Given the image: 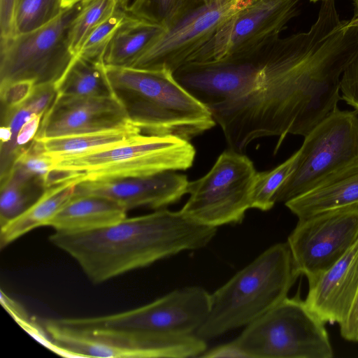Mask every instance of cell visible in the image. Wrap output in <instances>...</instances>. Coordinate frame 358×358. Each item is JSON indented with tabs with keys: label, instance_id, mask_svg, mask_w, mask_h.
<instances>
[{
	"label": "cell",
	"instance_id": "obj_21",
	"mask_svg": "<svg viewBox=\"0 0 358 358\" xmlns=\"http://www.w3.org/2000/svg\"><path fill=\"white\" fill-rule=\"evenodd\" d=\"M143 134L134 124L83 134L36 140L52 158L78 155L127 143ZM36 140V139H35Z\"/></svg>",
	"mask_w": 358,
	"mask_h": 358
},
{
	"label": "cell",
	"instance_id": "obj_8",
	"mask_svg": "<svg viewBox=\"0 0 358 358\" xmlns=\"http://www.w3.org/2000/svg\"><path fill=\"white\" fill-rule=\"evenodd\" d=\"M82 1L64 8L36 30L1 40L0 88L15 83L34 87L57 83L76 57L69 48V33Z\"/></svg>",
	"mask_w": 358,
	"mask_h": 358
},
{
	"label": "cell",
	"instance_id": "obj_1",
	"mask_svg": "<svg viewBox=\"0 0 358 358\" xmlns=\"http://www.w3.org/2000/svg\"><path fill=\"white\" fill-rule=\"evenodd\" d=\"M357 55L358 22L341 20L335 0H323L308 31L224 57L220 101L208 108L230 149L243 153L254 140L277 136L276 153L310 101L338 87Z\"/></svg>",
	"mask_w": 358,
	"mask_h": 358
},
{
	"label": "cell",
	"instance_id": "obj_18",
	"mask_svg": "<svg viewBox=\"0 0 358 358\" xmlns=\"http://www.w3.org/2000/svg\"><path fill=\"white\" fill-rule=\"evenodd\" d=\"M127 211L119 203L105 196L73 195L47 226L64 233L88 231L123 220Z\"/></svg>",
	"mask_w": 358,
	"mask_h": 358
},
{
	"label": "cell",
	"instance_id": "obj_4",
	"mask_svg": "<svg viewBox=\"0 0 358 358\" xmlns=\"http://www.w3.org/2000/svg\"><path fill=\"white\" fill-rule=\"evenodd\" d=\"M210 294L191 286L174 290L143 306L111 315L57 319L101 336L133 358L154 357L159 336L193 335L207 319Z\"/></svg>",
	"mask_w": 358,
	"mask_h": 358
},
{
	"label": "cell",
	"instance_id": "obj_30",
	"mask_svg": "<svg viewBox=\"0 0 358 358\" xmlns=\"http://www.w3.org/2000/svg\"><path fill=\"white\" fill-rule=\"evenodd\" d=\"M18 0H0L1 40L15 36V13Z\"/></svg>",
	"mask_w": 358,
	"mask_h": 358
},
{
	"label": "cell",
	"instance_id": "obj_28",
	"mask_svg": "<svg viewBox=\"0 0 358 358\" xmlns=\"http://www.w3.org/2000/svg\"><path fill=\"white\" fill-rule=\"evenodd\" d=\"M192 3L189 0H136L128 13L166 29Z\"/></svg>",
	"mask_w": 358,
	"mask_h": 358
},
{
	"label": "cell",
	"instance_id": "obj_23",
	"mask_svg": "<svg viewBox=\"0 0 358 358\" xmlns=\"http://www.w3.org/2000/svg\"><path fill=\"white\" fill-rule=\"evenodd\" d=\"M46 188L43 180L25 178L10 172L1 181L0 227L27 210Z\"/></svg>",
	"mask_w": 358,
	"mask_h": 358
},
{
	"label": "cell",
	"instance_id": "obj_27",
	"mask_svg": "<svg viewBox=\"0 0 358 358\" xmlns=\"http://www.w3.org/2000/svg\"><path fill=\"white\" fill-rule=\"evenodd\" d=\"M129 14L117 7L105 20L97 25L82 45L78 56L103 63V57L113 35Z\"/></svg>",
	"mask_w": 358,
	"mask_h": 358
},
{
	"label": "cell",
	"instance_id": "obj_22",
	"mask_svg": "<svg viewBox=\"0 0 358 358\" xmlns=\"http://www.w3.org/2000/svg\"><path fill=\"white\" fill-rule=\"evenodd\" d=\"M55 85L57 94L94 97L113 96L105 64L78 55Z\"/></svg>",
	"mask_w": 358,
	"mask_h": 358
},
{
	"label": "cell",
	"instance_id": "obj_13",
	"mask_svg": "<svg viewBox=\"0 0 358 358\" xmlns=\"http://www.w3.org/2000/svg\"><path fill=\"white\" fill-rule=\"evenodd\" d=\"M300 0H255L222 24L189 62L217 60L275 37L297 15Z\"/></svg>",
	"mask_w": 358,
	"mask_h": 358
},
{
	"label": "cell",
	"instance_id": "obj_32",
	"mask_svg": "<svg viewBox=\"0 0 358 358\" xmlns=\"http://www.w3.org/2000/svg\"><path fill=\"white\" fill-rule=\"evenodd\" d=\"M200 357H244V355L238 348L234 341L219 345L210 350H206Z\"/></svg>",
	"mask_w": 358,
	"mask_h": 358
},
{
	"label": "cell",
	"instance_id": "obj_37",
	"mask_svg": "<svg viewBox=\"0 0 358 358\" xmlns=\"http://www.w3.org/2000/svg\"><path fill=\"white\" fill-rule=\"evenodd\" d=\"M310 1H313V2H316V1H317L319 0H310ZM322 1H323V0H322Z\"/></svg>",
	"mask_w": 358,
	"mask_h": 358
},
{
	"label": "cell",
	"instance_id": "obj_35",
	"mask_svg": "<svg viewBox=\"0 0 358 358\" xmlns=\"http://www.w3.org/2000/svg\"><path fill=\"white\" fill-rule=\"evenodd\" d=\"M79 1H81V0H62V6L63 8H66Z\"/></svg>",
	"mask_w": 358,
	"mask_h": 358
},
{
	"label": "cell",
	"instance_id": "obj_16",
	"mask_svg": "<svg viewBox=\"0 0 358 358\" xmlns=\"http://www.w3.org/2000/svg\"><path fill=\"white\" fill-rule=\"evenodd\" d=\"M308 285L305 300L308 306L325 323L340 324L345 321L358 292V240Z\"/></svg>",
	"mask_w": 358,
	"mask_h": 358
},
{
	"label": "cell",
	"instance_id": "obj_17",
	"mask_svg": "<svg viewBox=\"0 0 358 358\" xmlns=\"http://www.w3.org/2000/svg\"><path fill=\"white\" fill-rule=\"evenodd\" d=\"M358 203V161L285 203L299 219Z\"/></svg>",
	"mask_w": 358,
	"mask_h": 358
},
{
	"label": "cell",
	"instance_id": "obj_20",
	"mask_svg": "<svg viewBox=\"0 0 358 358\" xmlns=\"http://www.w3.org/2000/svg\"><path fill=\"white\" fill-rule=\"evenodd\" d=\"M164 30L157 24L129 15L107 47L105 66L131 67Z\"/></svg>",
	"mask_w": 358,
	"mask_h": 358
},
{
	"label": "cell",
	"instance_id": "obj_3",
	"mask_svg": "<svg viewBox=\"0 0 358 358\" xmlns=\"http://www.w3.org/2000/svg\"><path fill=\"white\" fill-rule=\"evenodd\" d=\"M106 72L113 96L143 134L189 141L216 123L208 108L166 69L106 66Z\"/></svg>",
	"mask_w": 358,
	"mask_h": 358
},
{
	"label": "cell",
	"instance_id": "obj_15",
	"mask_svg": "<svg viewBox=\"0 0 358 358\" xmlns=\"http://www.w3.org/2000/svg\"><path fill=\"white\" fill-rule=\"evenodd\" d=\"M185 175L168 171L150 175L87 180L76 184L74 195H99L113 199L127 210L146 206L162 209L187 193Z\"/></svg>",
	"mask_w": 358,
	"mask_h": 358
},
{
	"label": "cell",
	"instance_id": "obj_31",
	"mask_svg": "<svg viewBox=\"0 0 358 358\" xmlns=\"http://www.w3.org/2000/svg\"><path fill=\"white\" fill-rule=\"evenodd\" d=\"M339 327L343 338L349 341H358V292L349 315Z\"/></svg>",
	"mask_w": 358,
	"mask_h": 358
},
{
	"label": "cell",
	"instance_id": "obj_7",
	"mask_svg": "<svg viewBox=\"0 0 358 358\" xmlns=\"http://www.w3.org/2000/svg\"><path fill=\"white\" fill-rule=\"evenodd\" d=\"M245 358H331L322 321L299 296L286 297L234 340Z\"/></svg>",
	"mask_w": 358,
	"mask_h": 358
},
{
	"label": "cell",
	"instance_id": "obj_6",
	"mask_svg": "<svg viewBox=\"0 0 358 358\" xmlns=\"http://www.w3.org/2000/svg\"><path fill=\"white\" fill-rule=\"evenodd\" d=\"M195 155L194 146L186 139L143 133L116 146L52 158L46 186L186 170L192 166Z\"/></svg>",
	"mask_w": 358,
	"mask_h": 358
},
{
	"label": "cell",
	"instance_id": "obj_19",
	"mask_svg": "<svg viewBox=\"0 0 358 358\" xmlns=\"http://www.w3.org/2000/svg\"><path fill=\"white\" fill-rule=\"evenodd\" d=\"M76 184L62 182L46 188L41 196L18 217L0 227L3 249L30 231L48 222L73 196Z\"/></svg>",
	"mask_w": 358,
	"mask_h": 358
},
{
	"label": "cell",
	"instance_id": "obj_2",
	"mask_svg": "<svg viewBox=\"0 0 358 358\" xmlns=\"http://www.w3.org/2000/svg\"><path fill=\"white\" fill-rule=\"evenodd\" d=\"M216 231L217 227L196 222L180 210L162 208L95 230L55 231L50 241L99 284L180 252L204 248Z\"/></svg>",
	"mask_w": 358,
	"mask_h": 358
},
{
	"label": "cell",
	"instance_id": "obj_5",
	"mask_svg": "<svg viewBox=\"0 0 358 358\" xmlns=\"http://www.w3.org/2000/svg\"><path fill=\"white\" fill-rule=\"evenodd\" d=\"M287 242L276 243L210 294V308L196 332L206 340L246 327L287 297L301 275Z\"/></svg>",
	"mask_w": 358,
	"mask_h": 358
},
{
	"label": "cell",
	"instance_id": "obj_25",
	"mask_svg": "<svg viewBox=\"0 0 358 358\" xmlns=\"http://www.w3.org/2000/svg\"><path fill=\"white\" fill-rule=\"evenodd\" d=\"M117 7L116 0H83L69 33V48L76 56L90 32Z\"/></svg>",
	"mask_w": 358,
	"mask_h": 358
},
{
	"label": "cell",
	"instance_id": "obj_12",
	"mask_svg": "<svg viewBox=\"0 0 358 358\" xmlns=\"http://www.w3.org/2000/svg\"><path fill=\"white\" fill-rule=\"evenodd\" d=\"M357 240L358 203H355L299 219L287 242L299 272L310 284Z\"/></svg>",
	"mask_w": 358,
	"mask_h": 358
},
{
	"label": "cell",
	"instance_id": "obj_36",
	"mask_svg": "<svg viewBox=\"0 0 358 358\" xmlns=\"http://www.w3.org/2000/svg\"><path fill=\"white\" fill-rule=\"evenodd\" d=\"M190 2L193 3H208L213 0H189Z\"/></svg>",
	"mask_w": 358,
	"mask_h": 358
},
{
	"label": "cell",
	"instance_id": "obj_33",
	"mask_svg": "<svg viewBox=\"0 0 358 358\" xmlns=\"http://www.w3.org/2000/svg\"><path fill=\"white\" fill-rule=\"evenodd\" d=\"M135 1L136 0H116L117 7L127 13Z\"/></svg>",
	"mask_w": 358,
	"mask_h": 358
},
{
	"label": "cell",
	"instance_id": "obj_34",
	"mask_svg": "<svg viewBox=\"0 0 358 358\" xmlns=\"http://www.w3.org/2000/svg\"><path fill=\"white\" fill-rule=\"evenodd\" d=\"M354 1V15L352 17L354 20H358V0H353Z\"/></svg>",
	"mask_w": 358,
	"mask_h": 358
},
{
	"label": "cell",
	"instance_id": "obj_9",
	"mask_svg": "<svg viewBox=\"0 0 358 358\" xmlns=\"http://www.w3.org/2000/svg\"><path fill=\"white\" fill-rule=\"evenodd\" d=\"M298 152L295 168L275 193V203L304 194L358 161V110L337 107L304 137Z\"/></svg>",
	"mask_w": 358,
	"mask_h": 358
},
{
	"label": "cell",
	"instance_id": "obj_29",
	"mask_svg": "<svg viewBox=\"0 0 358 358\" xmlns=\"http://www.w3.org/2000/svg\"><path fill=\"white\" fill-rule=\"evenodd\" d=\"M340 91L342 99L358 110V55L343 71Z\"/></svg>",
	"mask_w": 358,
	"mask_h": 358
},
{
	"label": "cell",
	"instance_id": "obj_14",
	"mask_svg": "<svg viewBox=\"0 0 358 358\" xmlns=\"http://www.w3.org/2000/svg\"><path fill=\"white\" fill-rule=\"evenodd\" d=\"M129 118L113 96L57 94L44 115L36 140L73 136L127 127Z\"/></svg>",
	"mask_w": 358,
	"mask_h": 358
},
{
	"label": "cell",
	"instance_id": "obj_26",
	"mask_svg": "<svg viewBox=\"0 0 358 358\" xmlns=\"http://www.w3.org/2000/svg\"><path fill=\"white\" fill-rule=\"evenodd\" d=\"M63 9L62 0H18L15 13V35L45 25Z\"/></svg>",
	"mask_w": 358,
	"mask_h": 358
},
{
	"label": "cell",
	"instance_id": "obj_24",
	"mask_svg": "<svg viewBox=\"0 0 358 358\" xmlns=\"http://www.w3.org/2000/svg\"><path fill=\"white\" fill-rule=\"evenodd\" d=\"M298 156L297 150L275 168L257 172L250 192L251 208L266 211L273 208L275 204L274 196L294 171Z\"/></svg>",
	"mask_w": 358,
	"mask_h": 358
},
{
	"label": "cell",
	"instance_id": "obj_11",
	"mask_svg": "<svg viewBox=\"0 0 358 358\" xmlns=\"http://www.w3.org/2000/svg\"><path fill=\"white\" fill-rule=\"evenodd\" d=\"M255 0H213L192 3L152 43L131 67L166 69L189 62L217 29Z\"/></svg>",
	"mask_w": 358,
	"mask_h": 358
},
{
	"label": "cell",
	"instance_id": "obj_10",
	"mask_svg": "<svg viewBox=\"0 0 358 358\" xmlns=\"http://www.w3.org/2000/svg\"><path fill=\"white\" fill-rule=\"evenodd\" d=\"M256 173L247 156L229 148L204 176L188 182L189 197L180 212L213 227L241 222L251 208L250 192Z\"/></svg>",
	"mask_w": 358,
	"mask_h": 358
}]
</instances>
